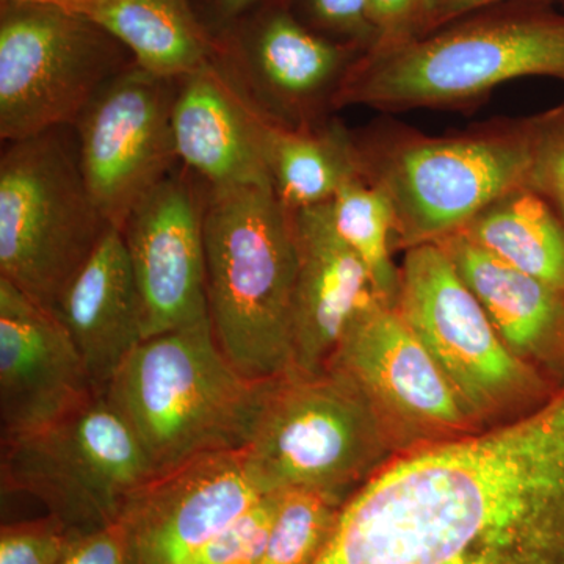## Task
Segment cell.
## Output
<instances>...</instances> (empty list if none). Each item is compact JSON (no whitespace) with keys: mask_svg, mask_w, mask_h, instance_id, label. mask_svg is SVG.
<instances>
[{"mask_svg":"<svg viewBox=\"0 0 564 564\" xmlns=\"http://www.w3.org/2000/svg\"><path fill=\"white\" fill-rule=\"evenodd\" d=\"M314 564H564V386L497 429L391 459Z\"/></svg>","mask_w":564,"mask_h":564,"instance_id":"obj_1","label":"cell"},{"mask_svg":"<svg viewBox=\"0 0 564 564\" xmlns=\"http://www.w3.org/2000/svg\"><path fill=\"white\" fill-rule=\"evenodd\" d=\"M212 332L245 377L293 370L299 242L293 214L270 185L210 188L204 204Z\"/></svg>","mask_w":564,"mask_h":564,"instance_id":"obj_2","label":"cell"},{"mask_svg":"<svg viewBox=\"0 0 564 564\" xmlns=\"http://www.w3.org/2000/svg\"><path fill=\"white\" fill-rule=\"evenodd\" d=\"M272 381L239 372L206 318L144 339L104 397L158 477L202 456L245 451Z\"/></svg>","mask_w":564,"mask_h":564,"instance_id":"obj_3","label":"cell"},{"mask_svg":"<svg viewBox=\"0 0 564 564\" xmlns=\"http://www.w3.org/2000/svg\"><path fill=\"white\" fill-rule=\"evenodd\" d=\"M525 77L564 84V14L514 11L456 21L352 63L333 109L466 110Z\"/></svg>","mask_w":564,"mask_h":564,"instance_id":"obj_4","label":"cell"},{"mask_svg":"<svg viewBox=\"0 0 564 564\" xmlns=\"http://www.w3.org/2000/svg\"><path fill=\"white\" fill-rule=\"evenodd\" d=\"M355 139L362 176L391 203L395 250L454 236L489 204L529 182L527 118L447 135L381 122Z\"/></svg>","mask_w":564,"mask_h":564,"instance_id":"obj_5","label":"cell"},{"mask_svg":"<svg viewBox=\"0 0 564 564\" xmlns=\"http://www.w3.org/2000/svg\"><path fill=\"white\" fill-rule=\"evenodd\" d=\"M395 436L361 386L328 367L274 378L243 452L265 494L313 489L347 502L391 462Z\"/></svg>","mask_w":564,"mask_h":564,"instance_id":"obj_6","label":"cell"},{"mask_svg":"<svg viewBox=\"0 0 564 564\" xmlns=\"http://www.w3.org/2000/svg\"><path fill=\"white\" fill-rule=\"evenodd\" d=\"M107 228L77 151L57 129L9 143L0 159V278L54 313Z\"/></svg>","mask_w":564,"mask_h":564,"instance_id":"obj_7","label":"cell"},{"mask_svg":"<svg viewBox=\"0 0 564 564\" xmlns=\"http://www.w3.org/2000/svg\"><path fill=\"white\" fill-rule=\"evenodd\" d=\"M2 489L35 497L85 534L120 521L155 477L143 448L106 397L40 432L2 441Z\"/></svg>","mask_w":564,"mask_h":564,"instance_id":"obj_8","label":"cell"},{"mask_svg":"<svg viewBox=\"0 0 564 564\" xmlns=\"http://www.w3.org/2000/svg\"><path fill=\"white\" fill-rule=\"evenodd\" d=\"M95 22L50 7L7 2L0 22V139L73 124L115 76Z\"/></svg>","mask_w":564,"mask_h":564,"instance_id":"obj_9","label":"cell"},{"mask_svg":"<svg viewBox=\"0 0 564 564\" xmlns=\"http://www.w3.org/2000/svg\"><path fill=\"white\" fill-rule=\"evenodd\" d=\"M397 310L432 352L473 419L507 406L533 384L440 243L404 251Z\"/></svg>","mask_w":564,"mask_h":564,"instance_id":"obj_10","label":"cell"},{"mask_svg":"<svg viewBox=\"0 0 564 564\" xmlns=\"http://www.w3.org/2000/svg\"><path fill=\"white\" fill-rule=\"evenodd\" d=\"M174 98L172 80L135 66L115 76L76 122L85 184L104 220L120 231L177 159Z\"/></svg>","mask_w":564,"mask_h":564,"instance_id":"obj_11","label":"cell"},{"mask_svg":"<svg viewBox=\"0 0 564 564\" xmlns=\"http://www.w3.org/2000/svg\"><path fill=\"white\" fill-rule=\"evenodd\" d=\"M328 367L361 386L395 433L452 437L473 422L432 352L381 299L348 323Z\"/></svg>","mask_w":564,"mask_h":564,"instance_id":"obj_12","label":"cell"},{"mask_svg":"<svg viewBox=\"0 0 564 564\" xmlns=\"http://www.w3.org/2000/svg\"><path fill=\"white\" fill-rule=\"evenodd\" d=\"M243 451L221 452L158 475L122 513L135 564H185L263 497Z\"/></svg>","mask_w":564,"mask_h":564,"instance_id":"obj_13","label":"cell"},{"mask_svg":"<svg viewBox=\"0 0 564 564\" xmlns=\"http://www.w3.org/2000/svg\"><path fill=\"white\" fill-rule=\"evenodd\" d=\"M99 397L57 315L0 278V430L25 436Z\"/></svg>","mask_w":564,"mask_h":564,"instance_id":"obj_14","label":"cell"},{"mask_svg":"<svg viewBox=\"0 0 564 564\" xmlns=\"http://www.w3.org/2000/svg\"><path fill=\"white\" fill-rule=\"evenodd\" d=\"M204 204L170 174L121 229L143 304L144 339L209 318Z\"/></svg>","mask_w":564,"mask_h":564,"instance_id":"obj_15","label":"cell"},{"mask_svg":"<svg viewBox=\"0 0 564 564\" xmlns=\"http://www.w3.org/2000/svg\"><path fill=\"white\" fill-rule=\"evenodd\" d=\"M292 214L300 254L292 372L317 375L352 317L380 296L366 263L337 232L329 203Z\"/></svg>","mask_w":564,"mask_h":564,"instance_id":"obj_16","label":"cell"},{"mask_svg":"<svg viewBox=\"0 0 564 564\" xmlns=\"http://www.w3.org/2000/svg\"><path fill=\"white\" fill-rule=\"evenodd\" d=\"M54 314L79 350L99 397L144 340L143 304L120 229L109 226Z\"/></svg>","mask_w":564,"mask_h":564,"instance_id":"obj_17","label":"cell"},{"mask_svg":"<svg viewBox=\"0 0 564 564\" xmlns=\"http://www.w3.org/2000/svg\"><path fill=\"white\" fill-rule=\"evenodd\" d=\"M184 79L173 104L177 159L210 188L272 187L259 144L262 113L209 65Z\"/></svg>","mask_w":564,"mask_h":564,"instance_id":"obj_18","label":"cell"},{"mask_svg":"<svg viewBox=\"0 0 564 564\" xmlns=\"http://www.w3.org/2000/svg\"><path fill=\"white\" fill-rule=\"evenodd\" d=\"M437 243L454 259L494 328L519 358L564 336V293L494 258L459 234Z\"/></svg>","mask_w":564,"mask_h":564,"instance_id":"obj_19","label":"cell"},{"mask_svg":"<svg viewBox=\"0 0 564 564\" xmlns=\"http://www.w3.org/2000/svg\"><path fill=\"white\" fill-rule=\"evenodd\" d=\"M352 63L329 41L314 35L288 14L267 22L256 47L259 87L280 109L278 121L315 124L318 109L333 99ZM285 124V122H284Z\"/></svg>","mask_w":564,"mask_h":564,"instance_id":"obj_20","label":"cell"},{"mask_svg":"<svg viewBox=\"0 0 564 564\" xmlns=\"http://www.w3.org/2000/svg\"><path fill=\"white\" fill-rule=\"evenodd\" d=\"M259 144L274 195L291 212L332 202L361 173L355 135L339 122L289 126L262 115Z\"/></svg>","mask_w":564,"mask_h":564,"instance_id":"obj_21","label":"cell"},{"mask_svg":"<svg viewBox=\"0 0 564 564\" xmlns=\"http://www.w3.org/2000/svg\"><path fill=\"white\" fill-rule=\"evenodd\" d=\"M456 234L564 293V220L532 188L505 193Z\"/></svg>","mask_w":564,"mask_h":564,"instance_id":"obj_22","label":"cell"},{"mask_svg":"<svg viewBox=\"0 0 564 564\" xmlns=\"http://www.w3.org/2000/svg\"><path fill=\"white\" fill-rule=\"evenodd\" d=\"M88 20L163 79L187 77L209 65V44L185 0H99Z\"/></svg>","mask_w":564,"mask_h":564,"instance_id":"obj_23","label":"cell"},{"mask_svg":"<svg viewBox=\"0 0 564 564\" xmlns=\"http://www.w3.org/2000/svg\"><path fill=\"white\" fill-rule=\"evenodd\" d=\"M329 207L337 232L366 263L378 296L395 306L400 265L392 259L395 245L391 203L359 173L340 185Z\"/></svg>","mask_w":564,"mask_h":564,"instance_id":"obj_24","label":"cell"},{"mask_svg":"<svg viewBox=\"0 0 564 564\" xmlns=\"http://www.w3.org/2000/svg\"><path fill=\"white\" fill-rule=\"evenodd\" d=\"M345 500L313 489L280 494L261 564H314L332 540Z\"/></svg>","mask_w":564,"mask_h":564,"instance_id":"obj_25","label":"cell"},{"mask_svg":"<svg viewBox=\"0 0 564 564\" xmlns=\"http://www.w3.org/2000/svg\"><path fill=\"white\" fill-rule=\"evenodd\" d=\"M87 534L47 513L0 529V564H62Z\"/></svg>","mask_w":564,"mask_h":564,"instance_id":"obj_26","label":"cell"},{"mask_svg":"<svg viewBox=\"0 0 564 564\" xmlns=\"http://www.w3.org/2000/svg\"><path fill=\"white\" fill-rule=\"evenodd\" d=\"M530 170L527 187L540 193L564 220V102L527 117Z\"/></svg>","mask_w":564,"mask_h":564,"instance_id":"obj_27","label":"cell"},{"mask_svg":"<svg viewBox=\"0 0 564 564\" xmlns=\"http://www.w3.org/2000/svg\"><path fill=\"white\" fill-rule=\"evenodd\" d=\"M280 494L263 497L261 502L203 545L185 564H261Z\"/></svg>","mask_w":564,"mask_h":564,"instance_id":"obj_28","label":"cell"},{"mask_svg":"<svg viewBox=\"0 0 564 564\" xmlns=\"http://www.w3.org/2000/svg\"><path fill=\"white\" fill-rule=\"evenodd\" d=\"M430 0H369L375 33L373 51L399 46L419 35Z\"/></svg>","mask_w":564,"mask_h":564,"instance_id":"obj_29","label":"cell"},{"mask_svg":"<svg viewBox=\"0 0 564 564\" xmlns=\"http://www.w3.org/2000/svg\"><path fill=\"white\" fill-rule=\"evenodd\" d=\"M62 564H135L131 533L126 522L87 534Z\"/></svg>","mask_w":564,"mask_h":564,"instance_id":"obj_30","label":"cell"},{"mask_svg":"<svg viewBox=\"0 0 564 564\" xmlns=\"http://www.w3.org/2000/svg\"><path fill=\"white\" fill-rule=\"evenodd\" d=\"M311 6L323 24L367 41L369 51L372 50L375 33L369 20V0H311Z\"/></svg>","mask_w":564,"mask_h":564,"instance_id":"obj_31","label":"cell"},{"mask_svg":"<svg viewBox=\"0 0 564 564\" xmlns=\"http://www.w3.org/2000/svg\"><path fill=\"white\" fill-rule=\"evenodd\" d=\"M503 2H510V0H430L417 36L426 35V33L445 28L452 22L463 20V18L491 9V7ZM538 2H547V0H538Z\"/></svg>","mask_w":564,"mask_h":564,"instance_id":"obj_32","label":"cell"},{"mask_svg":"<svg viewBox=\"0 0 564 564\" xmlns=\"http://www.w3.org/2000/svg\"><path fill=\"white\" fill-rule=\"evenodd\" d=\"M3 2L28 3V6L50 7L77 17L90 18L99 0H3Z\"/></svg>","mask_w":564,"mask_h":564,"instance_id":"obj_33","label":"cell"},{"mask_svg":"<svg viewBox=\"0 0 564 564\" xmlns=\"http://www.w3.org/2000/svg\"><path fill=\"white\" fill-rule=\"evenodd\" d=\"M223 2H225L229 10H239L247 6V3L252 2V0H223Z\"/></svg>","mask_w":564,"mask_h":564,"instance_id":"obj_34","label":"cell"}]
</instances>
